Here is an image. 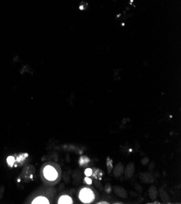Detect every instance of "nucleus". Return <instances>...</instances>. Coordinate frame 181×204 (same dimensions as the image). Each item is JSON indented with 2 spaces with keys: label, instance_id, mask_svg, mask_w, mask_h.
I'll use <instances>...</instances> for the list:
<instances>
[{
  "label": "nucleus",
  "instance_id": "obj_16",
  "mask_svg": "<svg viewBox=\"0 0 181 204\" xmlns=\"http://www.w3.org/2000/svg\"><path fill=\"white\" fill-rule=\"evenodd\" d=\"M94 184H95V185H96V187L99 188V189H102V186L101 183H100V182H99V181H94Z\"/></svg>",
  "mask_w": 181,
  "mask_h": 204
},
{
  "label": "nucleus",
  "instance_id": "obj_5",
  "mask_svg": "<svg viewBox=\"0 0 181 204\" xmlns=\"http://www.w3.org/2000/svg\"><path fill=\"white\" fill-rule=\"evenodd\" d=\"M114 190L115 194H117V195L121 197V198H127V197H128L127 191L123 187H120V186H115V187L114 188Z\"/></svg>",
  "mask_w": 181,
  "mask_h": 204
},
{
  "label": "nucleus",
  "instance_id": "obj_10",
  "mask_svg": "<svg viewBox=\"0 0 181 204\" xmlns=\"http://www.w3.org/2000/svg\"><path fill=\"white\" fill-rule=\"evenodd\" d=\"M32 203H40V204H48L49 200L45 197H38L33 201Z\"/></svg>",
  "mask_w": 181,
  "mask_h": 204
},
{
  "label": "nucleus",
  "instance_id": "obj_9",
  "mask_svg": "<svg viewBox=\"0 0 181 204\" xmlns=\"http://www.w3.org/2000/svg\"><path fill=\"white\" fill-rule=\"evenodd\" d=\"M160 197L162 201L164 202V203H170V201H171V200H170L168 194H166L163 189H161L160 190Z\"/></svg>",
  "mask_w": 181,
  "mask_h": 204
},
{
  "label": "nucleus",
  "instance_id": "obj_18",
  "mask_svg": "<svg viewBox=\"0 0 181 204\" xmlns=\"http://www.w3.org/2000/svg\"><path fill=\"white\" fill-rule=\"evenodd\" d=\"M84 181H85V183H87L88 185H91L92 182H93L92 180H91L90 178H88V177H85V178H84Z\"/></svg>",
  "mask_w": 181,
  "mask_h": 204
},
{
  "label": "nucleus",
  "instance_id": "obj_12",
  "mask_svg": "<svg viewBox=\"0 0 181 204\" xmlns=\"http://www.w3.org/2000/svg\"><path fill=\"white\" fill-rule=\"evenodd\" d=\"M88 161H89V160H88V158H86V157H82V158H80V165H84V164H88Z\"/></svg>",
  "mask_w": 181,
  "mask_h": 204
},
{
  "label": "nucleus",
  "instance_id": "obj_8",
  "mask_svg": "<svg viewBox=\"0 0 181 204\" xmlns=\"http://www.w3.org/2000/svg\"><path fill=\"white\" fill-rule=\"evenodd\" d=\"M149 195H150V198L153 200H155L158 197V190L154 186H152L149 189Z\"/></svg>",
  "mask_w": 181,
  "mask_h": 204
},
{
  "label": "nucleus",
  "instance_id": "obj_7",
  "mask_svg": "<svg viewBox=\"0 0 181 204\" xmlns=\"http://www.w3.org/2000/svg\"><path fill=\"white\" fill-rule=\"evenodd\" d=\"M59 204H71L72 203V199L70 198L69 196L67 195H63L62 196L61 198L59 199Z\"/></svg>",
  "mask_w": 181,
  "mask_h": 204
},
{
  "label": "nucleus",
  "instance_id": "obj_2",
  "mask_svg": "<svg viewBox=\"0 0 181 204\" xmlns=\"http://www.w3.org/2000/svg\"><path fill=\"white\" fill-rule=\"evenodd\" d=\"M43 174H44V177L48 180V181H55L56 180L58 177V173L56 172V170L55 169V168H53L51 165H48V166L45 167L44 170H43Z\"/></svg>",
  "mask_w": 181,
  "mask_h": 204
},
{
  "label": "nucleus",
  "instance_id": "obj_13",
  "mask_svg": "<svg viewBox=\"0 0 181 204\" xmlns=\"http://www.w3.org/2000/svg\"><path fill=\"white\" fill-rule=\"evenodd\" d=\"M107 169H108V173H111L112 170V160H111L110 159L107 160Z\"/></svg>",
  "mask_w": 181,
  "mask_h": 204
},
{
  "label": "nucleus",
  "instance_id": "obj_3",
  "mask_svg": "<svg viewBox=\"0 0 181 204\" xmlns=\"http://www.w3.org/2000/svg\"><path fill=\"white\" fill-rule=\"evenodd\" d=\"M140 179L144 183H152L154 181V177L149 173H141L140 174Z\"/></svg>",
  "mask_w": 181,
  "mask_h": 204
},
{
  "label": "nucleus",
  "instance_id": "obj_6",
  "mask_svg": "<svg viewBox=\"0 0 181 204\" xmlns=\"http://www.w3.org/2000/svg\"><path fill=\"white\" fill-rule=\"evenodd\" d=\"M124 172V166H123V164L121 163L118 164L115 166L114 169V175L116 177H120L123 175Z\"/></svg>",
  "mask_w": 181,
  "mask_h": 204
},
{
  "label": "nucleus",
  "instance_id": "obj_17",
  "mask_svg": "<svg viewBox=\"0 0 181 204\" xmlns=\"http://www.w3.org/2000/svg\"><path fill=\"white\" fill-rule=\"evenodd\" d=\"M149 161H150V160H149V158H147V157H145V158L142 159V160H141V163H142V164H147L148 163H149Z\"/></svg>",
  "mask_w": 181,
  "mask_h": 204
},
{
  "label": "nucleus",
  "instance_id": "obj_1",
  "mask_svg": "<svg viewBox=\"0 0 181 204\" xmlns=\"http://www.w3.org/2000/svg\"><path fill=\"white\" fill-rule=\"evenodd\" d=\"M80 198L83 202H90L94 198V194L93 192L89 189H83L80 193Z\"/></svg>",
  "mask_w": 181,
  "mask_h": 204
},
{
  "label": "nucleus",
  "instance_id": "obj_14",
  "mask_svg": "<svg viewBox=\"0 0 181 204\" xmlns=\"http://www.w3.org/2000/svg\"><path fill=\"white\" fill-rule=\"evenodd\" d=\"M84 174H85V176H87V177H90L91 175L93 174V170L90 169H87L86 170L84 171Z\"/></svg>",
  "mask_w": 181,
  "mask_h": 204
},
{
  "label": "nucleus",
  "instance_id": "obj_15",
  "mask_svg": "<svg viewBox=\"0 0 181 204\" xmlns=\"http://www.w3.org/2000/svg\"><path fill=\"white\" fill-rule=\"evenodd\" d=\"M14 157H12V156H10V157H8V159H7V163L9 164V165L10 166H12V164L14 163Z\"/></svg>",
  "mask_w": 181,
  "mask_h": 204
},
{
  "label": "nucleus",
  "instance_id": "obj_20",
  "mask_svg": "<svg viewBox=\"0 0 181 204\" xmlns=\"http://www.w3.org/2000/svg\"><path fill=\"white\" fill-rule=\"evenodd\" d=\"M103 203H105V204H107L108 202H98V204H103Z\"/></svg>",
  "mask_w": 181,
  "mask_h": 204
},
{
  "label": "nucleus",
  "instance_id": "obj_11",
  "mask_svg": "<svg viewBox=\"0 0 181 204\" xmlns=\"http://www.w3.org/2000/svg\"><path fill=\"white\" fill-rule=\"evenodd\" d=\"M73 179L75 182H80V181L81 180V174H80V172L78 171H75V173H73Z\"/></svg>",
  "mask_w": 181,
  "mask_h": 204
},
{
  "label": "nucleus",
  "instance_id": "obj_19",
  "mask_svg": "<svg viewBox=\"0 0 181 204\" xmlns=\"http://www.w3.org/2000/svg\"><path fill=\"white\" fill-rule=\"evenodd\" d=\"M111 186H110V185H106V191L107 192V193H110V192H111Z\"/></svg>",
  "mask_w": 181,
  "mask_h": 204
},
{
  "label": "nucleus",
  "instance_id": "obj_4",
  "mask_svg": "<svg viewBox=\"0 0 181 204\" xmlns=\"http://www.w3.org/2000/svg\"><path fill=\"white\" fill-rule=\"evenodd\" d=\"M135 171V167L133 164H129L127 165L126 169L124 170V174H125V178L129 179L133 177V173Z\"/></svg>",
  "mask_w": 181,
  "mask_h": 204
}]
</instances>
